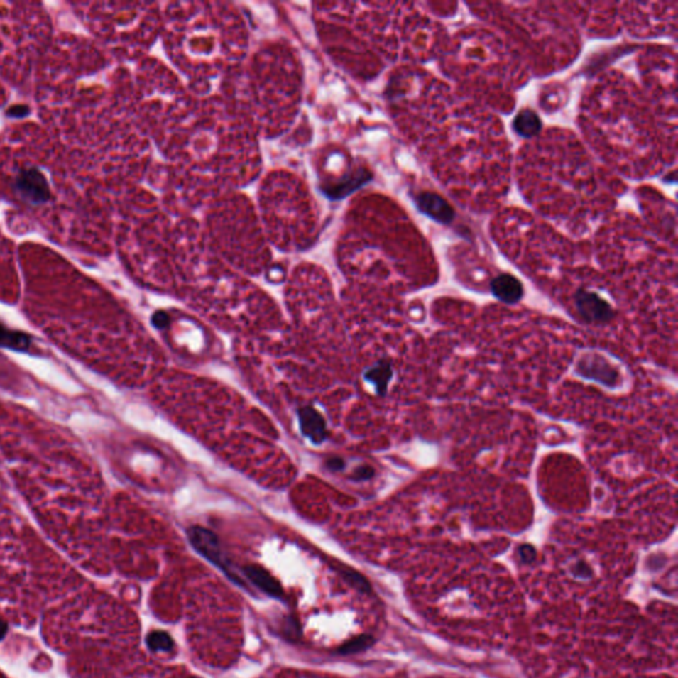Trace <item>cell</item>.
I'll list each match as a JSON object with an SVG mask.
<instances>
[{
	"instance_id": "cell-2",
	"label": "cell",
	"mask_w": 678,
	"mask_h": 678,
	"mask_svg": "<svg viewBox=\"0 0 678 678\" xmlns=\"http://www.w3.org/2000/svg\"><path fill=\"white\" fill-rule=\"evenodd\" d=\"M13 188L23 200L39 206L50 199V185L39 168H21L15 179Z\"/></svg>"
},
{
	"instance_id": "cell-1",
	"label": "cell",
	"mask_w": 678,
	"mask_h": 678,
	"mask_svg": "<svg viewBox=\"0 0 678 678\" xmlns=\"http://www.w3.org/2000/svg\"><path fill=\"white\" fill-rule=\"evenodd\" d=\"M188 540L191 542L192 547L203 555L206 559L214 563L217 567L223 571L226 576L232 581H235L239 586L246 587L244 581L239 576L232 562L228 559L226 552L222 549L220 542L217 540V535L212 531L207 530L204 527L200 526H192L187 530Z\"/></svg>"
},
{
	"instance_id": "cell-5",
	"label": "cell",
	"mask_w": 678,
	"mask_h": 678,
	"mask_svg": "<svg viewBox=\"0 0 678 678\" xmlns=\"http://www.w3.org/2000/svg\"><path fill=\"white\" fill-rule=\"evenodd\" d=\"M493 295L503 304L514 305L520 302L525 295V289L521 281L509 273H502L493 278L491 283Z\"/></svg>"
},
{
	"instance_id": "cell-10",
	"label": "cell",
	"mask_w": 678,
	"mask_h": 678,
	"mask_svg": "<svg viewBox=\"0 0 678 678\" xmlns=\"http://www.w3.org/2000/svg\"><path fill=\"white\" fill-rule=\"evenodd\" d=\"M371 177L373 175L367 170H359L358 173L346 177V180L342 183L335 185L330 188H324V194L332 199H341L349 195L350 192H353L356 188L363 186L364 183L370 182Z\"/></svg>"
},
{
	"instance_id": "cell-4",
	"label": "cell",
	"mask_w": 678,
	"mask_h": 678,
	"mask_svg": "<svg viewBox=\"0 0 678 678\" xmlns=\"http://www.w3.org/2000/svg\"><path fill=\"white\" fill-rule=\"evenodd\" d=\"M415 203L422 214L440 224H451L454 219L452 206L437 194L422 192L415 197Z\"/></svg>"
},
{
	"instance_id": "cell-13",
	"label": "cell",
	"mask_w": 678,
	"mask_h": 678,
	"mask_svg": "<svg viewBox=\"0 0 678 678\" xmlns=\"http://www.w3.org/2000/svg\"><path fill=\"white\" fill-rule=\"evenodd\" d=\"M148 647L153 652H170L174 649V641L168 632L154 630L148 636Z\"/></svg>"
},
{
	"instance_id": "cell-9",
	"label": "cell",
	"mask_w": 678,
	"mask_h": 678,
	"mask_svg": "<svg viewBox=\"0 0 678 678\" xmlns=\"http://www.w3.org/2000/svg\"><path fill=\"white\" fill-rule=\"evenodd\" d=\"M32 346L30 335L10 329L9 326L0 322V349L11 350L15 353H28Z\"/></svg>"
},
{
	"instance_id": "cell-14",
	"label": "cell",
	"mask_w": 678,
	"mask_h": 678,
	"mask_svg": "<svg viewBox=\"0 0 678 678\" xmlns=\"http://www.w3.org/2000/svg\"><path fill=\"white\" fill-rule=\"evenodd\" d=\"M373 643H375V639L373 636L362 635V636H358V638H354V639L349 640L347 643H344V645L338 649V652L341 655H354V653H359V652H363L366 649L371 648Z\"/></svg>"
},
{
	"instance_id": "cell-17",
	"label": "cell",
	"mask_w": 678,
	"mask_h": 678,
	"mask_svg": "<svg viewBox=\"0 0 678 678\" xmlns=\"http://www.w3.org/2000/svg\"><path fill=\"white\" fill-rule=\"evenodd\" d=\"M373 476H375L373 468L368 466V465H362V466H359V468L355 469L353 479H354L355 481H366V480L373 479Z\"/></svg>"
},
{
	"instance_id": "cell-18",
	"label": "cell",
	"mask_w": 678,
	"mask_h": 678,
	"mask_svg": "<svg viewBox=\"0 0 678 678\" xmlns=\"http://www.w3.org/2000/svg\"><path fill=\"white\" fill-rule=\"evenodd\" d=\"M30 113L31 109L27 105H13L6 111V116L10 119H24Z\"/></svg>"
},
{
	"instance_id": "cell-20",
	"label": "cell",
	"mask_w": 678,
	"mask_h": 678,
	"mask_svg": "<svg viewBox=\"0 0 678 678\" xmlns=\"http://www.w3.org/2000/svg\"><path fill=\"white\" fill-rule=\"evenodd\" d=\"M574 574L581 579H587V578L592 576V571H591L590 566L586 562L576 563L575 567H574Z\"/></svg>"
},
{
	"instance_id": "cell-12",
	"label": "cell",
	"mask_w": 678,
	"mask_h": 678,
	"mask_svg": "<svg viewBox=\"0 0 678 678\" xmlns=\"http://www.w3.org/2000/svg\"><path fill=\"white\" fill-rule=\"evenodd\" d=\"M514 131L522 138L535 137L542 129V122L538 114L530 109L520 111L513 121Z\"/></svg>"
},
{
	"instance_id": "cell-21",
	"label": "cell",
	"mask_w": 678,
	"mask_h": 678,
	"mask_svg": "<svg viewBox=\"0 0 678 678\" xmlns=\"http://www.w3.org/2000/svg\"><path fill=\"white\" fill-rule=\"evenodd\" d=\"M326 466H327L332 472H338V471L344 469V461L342 459H339V457H334V459H330L329 461L326 462Z\"/></svg>"
},
{
	"instance_id": "cell-19",
	"label": "cell",
	"mask_w": 678,
	"mask_h": 678,
	"mask_svg": "<svg viewBox=\"0 0 678 678\" xmlns=\"http://www.w3.org/2000/svg\"><path fill=\"white\" fill-rule=\"evenodd\" d=\"M151 322L153 324L157 327V329H166L170 324V315L166 313V312H157L153 315L151 318Z\"/></svg>"
},
{
	"instance_id": "cell-15",
	"label": "cell",
	"mask_w": 678,
	"mask_h": 678,
	"mask_svg": "<svg viewBox=\"0 0 678 678\" xmlns=\"http://www.w3.org/2000/svg\"><path fill=\"white\" fill-rule=\"evenodd\" d=\"M344 578L350 586L354 587L355 590L359 591V592H362V594H368V592L371 591L370 583L367 581V579L364 578L363 575H361V574L356 572V571L344 570Z\"/></svg>"
},
{
	"instance_id": "cell-11",
	"label": "cell",
	"mask_w": 678,
	"mask_h": 678,
	"mask_svg": "<svg viewBox=\"0 0 678 678\" xmlns=\"http://www.w3.org/2000/svg\"><path fill=\"white\" fill-rule=\"evenodd\" d=\"M393 366H391V363L387 362V361H381V362L376 363V366L368 368V370L364 373V379H366L367 382L373 384L376 393H379L381 396H384L386 393H387L388 384H390L391 379H393Z\"/></svg>"
},
{
	"instance_id": "cell-6",
	"label": "cell",
	"mask_w": 678,
	"mask_h": 678,
	"mask_svg": "<svg viewBox=\"0 0 678 678\" xmlns=\"http://www.w3.org/2000/svg\"><path fill=\"white\" fill-rule=\"evenodd\" d=\"M301 432L315 444H321L327 437L326 422L313 407H304L298 411Z\"/></svg>"
},
{
	"instance_id": "cell-16",
	"label": "cell",
	"mask_w": 678,
	"mask_h": 678,
	"mask_svg": "<svg viewBox=\"0 0 678 678\" xmlns=\"http://www.w3.org/2000/svg\"><path fill=\"white\" fill-rule=\"evenodd\" d=\"M518 555H520L522 563L530 564L534 560L537 559V550L532 545L525 543V545L518 547Z\"/></svg>"
},
{
	"instance_id": "cell-7",
	"label": "cell",
	"mask_w": 678,
	"mask_h": 678,
	"mask_svg": "<svg viewBox=\"0 0 678 678\" xmlns=\"http://www.w3.org/2000/svg\"><path fill=\"white\" fill-rule=\"evenodd\" d=\"M243 572L246 574L248 579L268 595L273 598H281L284 595L281 584L266 569L256 564H249L243 569Z\"/></svg>"
},
{
	"instance_id": "cell-3",
	"label": "cell",
	"mask_w": 678,
	"mask_h": 678,
	"mask_svg": "<svg viewBox=\"0 0 678 678\" xmlns=\"http://www.w3.org/2000/svg\"><path fill=\"white\" fill-rule=\"evenodd\" d=\"M575 305L586 324H608L615 317L612 306L596 293L579 289L575 295Z\"/></svg>"
},
{
	"instance_id": "cell-22",
	"label": "cell",
	"mask_w": 678,
	"mask_h": 678,
	"mask_svg": "<svg viewBox=\"0 0 678 678\" xmlns=\"http://www.w3.org/2000/svg\"><path fill=\"white\" fill-rule=\"evenodd\" d=\"M6 632H7V624L3 620H0V640L4 638Z\"/></svg>"
},
{
	"instance_id": "cell-8",
	"label": "cell",
	"mask_w": 678,
	"mask_h": 678,
	"mask_svg": "<svg viewBox=\"0 0 678 678\" xmlns=\"http://www.w3.org/2000/svg\"><path fill=\"white\" fill-rule=\"evenodd\" d=\"M578 367H584V368H595L598 373H594L591 379H595L600 383L606 386H615L618 379H619V373L611 367L610 363H607L606 359L600 356H589V358H581L578 363Z\"/></svg>"
}]
</instances>
